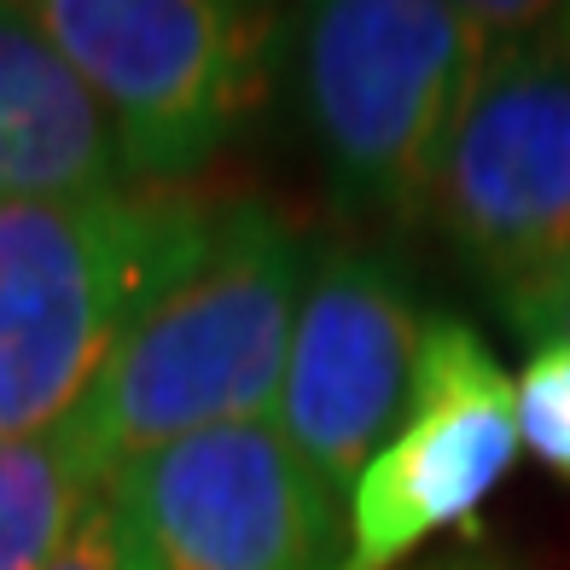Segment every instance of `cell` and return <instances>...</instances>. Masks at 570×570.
Listing matches in <instances>:
<instances>
[{
  "label": "cell",
  "instance_id": "11",
  "mask_svg": "<svg viewBox=\"0 0 570 570\" xmlns=\"http://www.w3.org/2000/svg\"><path fill=\"white\" fill-rule=\"evenodd\" d=\"M518 436L570 478V344H541L518 379Z\"/></svg>",
  "mask_w": 570,
  "mask_h": 570
},
{
  "label": "cell",
  "instance_id": "12",
  "mask_svg": "<svg viewBox=\"0 0 570 570\" xmlns=\"http://www.w3.org/2000/svg\"><path fill=\"white\" fill-rule=\"evenodd\" d=\"M507 321L524 332L535 350L541 344H570V256L553 274H541L535 285L507 297Z\"/></svg>",
  "mask_w": 570,
  "mask_h": 570
},
{
  "label": "cell",
  "instance_id": "10",
  "mask_svg": "<svg viewBox=\"0 0 570 570\" xmlns=\"http://www.w3.org/2000/svg\"><path fill=\"white\" fill-rule=\"evenodd\" d=\"M99 465L70 420L0 436V570H47L99 501Z\"/></svg>",
  "mask_w": 570,
  "mask_h": 570
},
{
  "label": "cell",
  "instance_id": "4",
  "mask_svg": "<svg viewBox=\"0 0 570 570\" xmlns=\"http://www.w3.org/2000/svg\"><path fill=\"white\" fill-rule=\"evenodd\" d=\"M36 23L117 128L128 180L193 175L268 82L274 12L222 0H41Z\"/></svg>",
  "mask_w": 570,
  "mask_h": 570
},
{
  "label": "cell",
  "instance_id": "14",
  "mask_svg": "<svg viewBox=\"0 0 570 570\" xmlns=\"http://www.w3.org/2000/svg\"><path fill=\"white\" fill-rule=\"evenodd\" d=\"M425 570H501L495 559H472V553H460V559H443V564H425Z\"/></svg>",
  "mask_w": 570,
  "mask_h": 570
},
{
  "label": "cell",
  "instance_id": "7",
  "mask_svg": "<svg viewBox=\"0 0 570 570\" xmlns=\"http://www.w3.org/2000/svg\"><path fill=\"white\" fill-rule=\"evenodd\" d=\"M518 436V384L465 321H431L413 361V407L350 483V553L338 570H396L425 535L465 524Z\"/></svg>",
  "mask_w": 570,
  "mask_h": 570
},
{
  "label": "cell",
  "instance_id": "13",
  "mask_svg": "<svg viewBox=\"0 0 570 570\" xmlns=\"http://www.w3.org/2000/svg\"><path fill=\"white\" fill-rule=\"evenodd\" d=\"M47 570H140V559L128 553V541L117 535L111 512L94 501V507L82 512V524L70 530L65 553H59L53 564H47Z\"/></svg>",
  "mask_w": 570,
  "mask_h": 570
},
{
  "label": "cell",
  "instance_id": "2",
  "mask_svg": "<svg viewBox=\"0 0 570 570\" xmlns=\"http://www.w3.org/2000/svg\"><path fill=\"white\" fill-rule=\"evenodd\" d=\"M216 198H0V436L76 413L140 308L198 256Z\"/></svg>",
  "mask_w": 570,
  "mask_h": 570
},
{
  "label": "cell",
  "instance_id": "6",
  "mask_svg": "<svg viewBox=\"0 0 570 570\" xmlns=\"http://www.w3.org/2000/svg\"><path fill=\"white\" fill-rule=\"evenodd\" d=\"M431 210L495 297L570 256V36H483L436 164Z\"/></svg>",
  "mask_w": 570,
  "mask_h": 570
},
{
  "label": "cell",
  "instance_id": "15",
  "mask_svg": "<svg viewBox=\"0 0 570 570\" xmlns=\"http://www.w3.org/2000/svg\"><path fill=\"white\" fill-rule=\"evenodd\" d=\"M564 36H570V12H564Z\"/></svg>",
  "mask_w": 570,
  "mask_h": 570
},
{
  "label": "cell",
  "instance_id": "3",
  "mask_svg": "<svg viewBox=\"0 0 570 570\" xmlns=\"http://www.w3.org/2000/svg\"><path fill=\"white\" fill-rule=\"evenodd\" d=\"M483 30L436 0H332L308 12V111L332 187L361 216L431 210L436 164L478 70Z\"/></svg>",
  "mask_w": 570,
  "mask_h": 570
},
{
  "label": "cell",
  "instance_id": "5",
  "mask_svg": "<svg viewBox=\"0 0 570 570\" xmlns=\"http://www.w3.org/2000/svg\"><path fill=\"white\" fill-rule=\"evenodd\" d=\"M338 495L274 420L193 431L99 483L140 570H338L350 553Z\"/></svg>",
  "mask_w": 570,
  "mask_h": 570
},
{
  "label": "cell",
  "instance_id": "8",
  "mask_svg": "<svg viewBox=\"0 0 570 570\" xmlns=\"http://www.w3.org/2000/svg\"><path fill=\"white\" fill-rule=\"evenodd\" d=\"M420 332L407 285L379 256L344 245L308 274L274 425L332 489H350L402 425Z\"/></svg>",
  "mask_w": 570,
  "mask_h": 570
},
{
  "label": "cell",
  "instance_id": "1",
  "mask_svg": "<svg viewBox=\"0 0 570 570\" xmlns=\"http://www.w3.org/2000/svg\"><path fill=\"white\" fill-rule=\"evenodd\" d=\"M308 274V239L274 204H216L198 256L140 308L70 413L99 478L193 431L268 420Z\"/></svg>",
  "mask_w": 570,
  "mask_h": 570
},
{
  "label": "cell",
  "instance_id": "9",
  "mask_svg": "<svg viewBox=\"0 0 570 570\" xmlns=\"http://www.w3.org/2000/svg\"><path fill=\"white\" fill-rule=\"evenodd\" d=\"M117 128L76 65L36 23V7H0V198L122 193Z\"/></svg>",
  "mask_w": 570,
  "mask_h": 570
}]
</instances>
